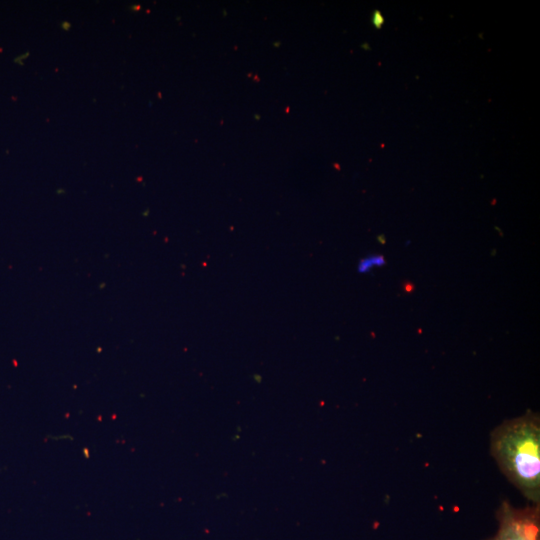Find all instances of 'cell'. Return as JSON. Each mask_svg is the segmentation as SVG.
Instances as JSON below:
<instances>
[{"mask_svg": "<svg viewBox=\"0 0 540 540\" xmlns=\"http://www.w3.org/2000/svg\"><path fill=\"white\" fill-rule=\"evenodd\" d=\"M490 452L507 479L533 504L540 502V419L527 412L490 434Z\"/></svg>", "mask_w": 540, "mask_h": 540, "instance_id": "6da1fadb", "label": "cell"}, {"mask_svg": "<svg viewBox=\"0 0 540 540\" xmlns=\"http://www.w3.org/2000/svg\"><path fill=\"white\" fill-rule=\"evenodd\" d=\"M497 518L498 530L488 540H540L539 504L517 509L503 502Z\"/></svg>", "mask_w": 540, "mask_h": 540, "instance_id": "7a4b0ae2", "label": "cell"}]
</instances>
